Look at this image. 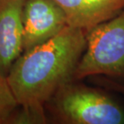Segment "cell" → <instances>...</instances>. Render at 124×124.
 I'll use <instances>...</instances> for the list:
<instances>
[{
	"instance_id": "6",
	"label": "cell",
	"mask_w": 124,
	"mask_h": 124,
	"mask_svg": "<svg viewBox=\"0 0 124 124\" xmlns=\"http://www.w3.org/2000/svg\"><path fill=\"white\" fill-rule=\"evenodd\" d=\"M66 15L68 24L87 31L124 10V0H55Z\"/></svg>"
},
{
	"instance_id": "1",
	"label": "cell",
	"mask_w": 124,
	"mask_h": 124,
	"mask_svg": "<svg viewBox=\"0 0 124 124\" xmlns=\"http://www.w3.org/2000/svg\"><path fill=\"white\" fill-rule=\"evenodd\" d=\"M85 45V31L67 25L53 38L21 54L7 76L21 108L11 123H45L44 106L61 86L73 80Z\"/></svg>"
},
{
	"instance_id": "3",
	"label": "cell",
	"mask_w": 124,
	"mask_h": 124,
	"mask_svg": "<svg viewBox=\"0 0 124 124\" xmlns=\"http://www.w3.org/2000/svg\"><path fill=\"white\" fill-rule=\"evenodd\" d=\"M85 39L73 80L97 76L124 78V10L85 31Z\"/></svg>"
},
{
	"instance_id": "5",
	"label": "cell",
	"mask_w": 124,
	"mask_h": 124,
	"mask_svg": "<svg viewBox=\"0 0 124 124\" xmlns=\"http://www.w3.org/2000/svg\"><path fill=\"white\" fill-rule=\"evenodd\" d=\"M26 0H0V72L7 76L23 52L22 13Z\"/></svg>"
},
{
	"instance_id": "4",
	"label": "cell",
	"mask_w": 124,
	"mask_h": 124,
	"mask_svg": "<svg viewBox=\"0 0 124 124\" xmlns=\"http://www.w3.org/2000/svg\"><path fill=\"white\" fill-rule=\"evenodd\" d=\"M22 19L23 53L45 43L69 25L64 10L55 0H26Z\"/></svg>"
},
{
	"instance_id": "2",
	"label": "cell",
	"mask_w": 124,
	"mask_h": 124,
	"mask_svg": "<svg viewBox=\"0 0 124 124\" xmlns=\"http://www.w3.org/2000/svg\"><path fill=\"white\" fill-rule=\"evenodd\" d=\"M53 115L66 124H124V110L106 93L72 80L48 101Z\"/></svg>"
},
{
	"instance_id": "8",
	"label": "cell",
	"mask_w": 124,
	"mask_h": 124,
	"mask_svg": "<svg viewBox=\"0 0 124 124\" xmlns=\"http://www.w3.org/2000/svg\"><path fill=\"white\" fill-rule=\"evenodd\" d=\"M95 82L99 84L101 86L104 88H107L109 90H112L115 92L122 93L124 95V85L123 84L118 83L117 81L111 80L110 78H105V76L98 77L95 78Z\"/></svg>"
},
{
	"instance_id": "7",
	"label": "cell",
	"mask_w": 124,
	"mask_h": 124,
	"mask_svg": "<svg viewBox=\"0 0 124 124\" xmlns=\"http://www.w3.org/2000/svg\"><path fill=\"white\" fill-rule=\"evenodd\" d=\"M19 104L6 75L0 72V124L12 121Z\"/></svg>"
}]
</instances>
